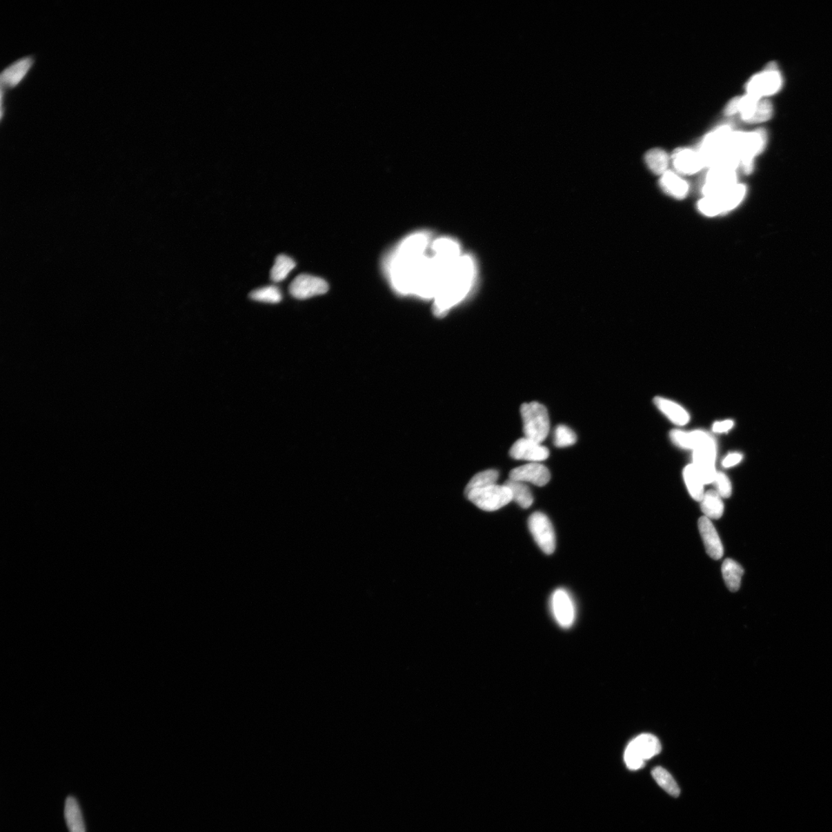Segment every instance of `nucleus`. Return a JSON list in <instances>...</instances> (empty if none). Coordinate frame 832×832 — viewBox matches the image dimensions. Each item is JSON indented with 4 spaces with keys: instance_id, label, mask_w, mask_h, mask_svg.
Wrapping results in <instances>:
<instances>
[{
    "instance_id": "nucleus-35",
    "label": "nucleus",
    "mask_w": 832,
    "mask_h": 832,
    "mask_svg": "<svg viewBox=\"0 0 832 832\" xmlns=\"http://www.w3.org/2000/svg\"><path fill=\"white\" fill-rule=\"evenodd\" d=\"M734 425V421L730 419L718 421L712 426V430L716 433H724L730 431Z\"/></svg>"
},
{
    "instance_id": "nucleus-6",
    "label": "nucleus",
    "mask_w": 832,
    "mask_h": 832,
    "mask_svg": "<svg viewBox=\"0 0 832 832\" xmlns=\"http://www.w3.org/2000/svg\"><path fill=\"white\" fill-rule=\"evenodd\" d=\"M782 86V78L775 63L759 74L753 76L746 86L747 94L758 98H764L776 94Z\"/></svg>"
},
{
    "instance_id": "nucleus-27",
    "label": "nucleus",
    "mask_w": 832,
    "mask_h": 832,
    "mask_svg": "<svg viewBox=\"0 0 832 832\" xmlns=\"http://www.w3.org/2000/svg\"><path fill=\"white\" fill-rule=\"evenodd\" d=\"M653 779L656 781L660 788H662L666 792L673 796L678 797L681 794L680 789L675 778L669 773V772L662 767H657L652 771Z\"/></svg>"
},
{
    "instance_id": "nucleus-4",
    "label": "nucleus",
    "mask_w": 832,
    "mask_h": 832,
    "mask_svg": "<svg viewBox=\"0 0 832 832\" xmlns=\"http://www.w3.org/2000/svg\"><path fill=\"white\" fill-rule=\"evenodd\" d=\"M662 744L657 737L651 734H642L627 745L624 753V762L630 770L637 771L644 767L645 762L660 754Z\"/></svg>"
},
{
    "instance_id": "nucleus-16",
    "label": "nucleus",
    "mask_w": 832,
    "mask_h": 832,
    "mask_svg": "<svg viewBox=\"0 0 832 832\" xmlns=\"http://www.w3.org/2000/svg\"><path fill=\"white\" fill-rule=\"evenodd\" d=\"M698 527L706 553L714 559H721L724 554L723 546L711 521L708 517H701L698 521Z\"/></svg>"
},
{
    "instance_id": "nucleus-19",
    "label": "nucleus",
    "mask_w": 832,
    "mask_h": 832,
    "mask_svg": "<svg viewBox=\"0 0 832 832\" xmlns=\"http://www.w3.org/2000/svg\"><path fill=\"white\" fill-rule=\"evenodd\" d=\"M711 435L702 430L684 432L673 430L671 433V439L673 444L686 450H695L703 442L708 440Z\"/></svg>"
},
{
    "instance_id": "nucleus-28",
    "label": "nucleus",
    "mask_w": 832,
    "mask_h": 832,
    "mask_svg": "<svg viewBox=\"0 0 832 832\" xmlns=\"http://www.w3.org/2000/svg\"><path fill=\"white\" fill-rule=\"evenodd\" d=\"M295 266L296 263L293 259L287 255H280L276 257L275 265L270 270V279L275 282L282 281Z\"/></svg>"
},
{
    "instance_id": "nucleus-31",
    "label": "nucleus",
    "mask_w": 832,
    "mask_h": 832,
    "mask_svg": "<svg viewBox=\"0 0 832 832\" xmlns=\"http://www.w3.org/2000/svg\"><path fill=\"white\" fill-rule=\"evenodd\" d=\"M254 301L266 303H279L282 300V295L279 288L275 286L264 287L252 290L249 295Z\"/></svg>"
},
{
    "instance_id": "nucleus-5",
    "label": "nucleus",
    "mask_w": 832,
    "mask_h": 832,
    "mask_svg": "<svg viewBox=\"0 0 832 832\" xmlns=\"http://www.w3.org/2000/svg\"><path fill=\"white\" fill-rule=\"evenodd\" d=\"M467 499L481 510L492 512L499 510L513 500L512 493L506 486L493 485L466 493Z\"/></svg>"
},
{
    "instance_id": "nucleus-15",
    "label": "nucleus",
    "mask_w": 832,
    "mask_h": 832,
    "mask_svg": "<svg viewBox=\"0 0 832 832\" xmlns=\"http://www.w3.org/2000/svg\"><path fill=\"white\" fill-rule=\"evenodd\" d=\"M551 475L548 468L537 462L522 466L513 468L510 473V479L523 483H531L538 486H544L549 483Z\"/></svg>"
},
{
    "instance_id": "nucleus-2",
    "label": "nucleus",
    "mask_w": 832,
    "mask_h": 832,
    "mask_svg": "<svg viewBox=\"0 0 832 832\" xmlns=\"http://www.w3.org/2000/svg\"><path fill=\"white\" fill-rule=\"evenodd\" d=\"M767 135L763 129L752 132L733 131L729 148L740 161L739 168L750 174L754 168L755 157L764 149Z\"/></svg>"
},
{
    "instance_id": "nucleus-13",
    "label": "nucleus",
    "mask_w": 832,
    "mask_h": 832,
    "mask_svg": "<svg viewBox=\"0 0 832 832\" xmlns=\"http://www.w3.org/2000/svg\"><path fill=\"white\" fill-rule=\"evenodd\" d=\"M671 160L677 172L684 175H695L705 168L699 152L691 148L677 149L673 152Z\"/></svg>"
},
{
    "instance_id": "nucleus-17",
    "label": "nucleus",
    "mask_w": 832,
    "mask_h": 832,
    "mask_svg": "<svg viewBox=\"0 0 832 832\" xmlns=\"http://www.w3.org/2000/svg\"><path fill=\"white\" fill-rule=\"evenodd\" d=\"M660 187L664 192L677 199H683L689 192V184L673 171L668 170L662 175Z\"/></svg>"
},
{
    "instance_id": "nucleus-36",
    "label": "nucleus",
    "mask_w": 832,
    "mask_h": 832,
    "mask_svg": "<svg viewBox=\"0 0 832 832\" xmlns=\"http://www.w3.org/2000/svg\"><path fill=\"white\" fill-rule=\"evenodd\" d=\"M742 459H743L742 454L739 453H733L729 454L727 455V457H726L724 459V460L722 462V465L725 468H730L732 466H735L739 464V462H741Z\"/></svg>"
},
{
    "instance_id": "nucleus-22",
    "label": "nucleus",
    "mask_w": 832,
    "mask_h": 832,
    "mask_svg": "<svg viewBox=\"0 0 832 832\" xmlns=\"http://www.w3.org/2000/svg\"><path fill=\"white\" fill-rule=\"evenodd\" d=\"M684 478L686 487L693 499L702 501L704 495V482L693 464L686 466L684 471Z\"/></svg>"
},
{
    "instance_id": "nucleus-10",
    "label": "nucleus",
    "mask_w": 832,
    "mask_h": 832,
    "mask_svg": "<svg viewBox=\"0 0 832 832\" xmlns=\"http://www.w3.org/2000/svg\"><path fill=\"white\" fill-rule=\"evenodd\" d=\"M551 605L557 623L563 628H570L576 618L575 605L570 593L561 588L555 591L551 597Z\"/></svg>"
},
{
    "instance_id": "nucleus-24",
    "label": "nucleus",
    "mask_w": 832,
    "mask_h": 832,
    "mask_svg": "<svg viewBox=\"0 0 832 832\" xmlns=\"http://www.w3.org/2000/svg\"><path fill=\"white\" fill-rule=\"evenodd\" d=\"M702 510L705 517L711 519H719L724 513V503L722 497L715 491H709L704 493L702 499Z\"/></svg>"
},
{
    "instance_id": "nucleus-1",
    "label": "nucleus",
    "mask_w": 832,
    "mask_h": 832,
    "mask_svg": "<svg viewBox=\"0 0 832 832\" xmlns=\"http://www.w3.org/2000/svg\"><path fill=\"white\" fill-rule=\"evenodd\" d=\"M475 265L471 257H460L442 276L435 301L434 314L442 317L465 298L475 277Z\"/></svg>"
},
{
    "instance_id": "nucleus-14",
    "label": "nucleus",
    "mask_w": 832,
    "mask_h": 832,
    "mask_svg": "<svg viewBox=\"0 0 832 832\" xmlns=\"http://www.w3.org/2000/svg\"><path fill=\"white\" fill-rule=\"evenodd\" d=\"M510 454L515 459L537 462L546 460L549 457L550 452L539 442L524 437L515 442Z\"/></svg>"
},
{
    "instance_id": "nucleus-21",
    "label": "nucleus",
    "mask_w": 832,
    "mask_h": 832,
    "mask_svg": "<svg viewBox=\"0 0 832 832\" xmlns=\"http://www.w3.org/2000/svg\"><path fill=\"white\" fill-rule=\"evenodd\" d=\"M746 191L744 184H736L734 186L726 190L722 195L716 197L722 209V213L726 214L736 208L743 201Z\"/></svg>"
},
{
    "instance_id": "nucleus-33",
    "label": "nucleus",
    "mask_w": 832,
    "mask_h": 832,
    "mask_svg": "<svg viewBox=\"0 0 832 832\" xmlns=\"http://www.w3.org/2000/svg\"><path fill=\"white\" fill-rule=\"evenodd\" d=\"M700 212L708 217H715L723 215L721 204L716 197H704L697 204Z\"/></svg>"
},
{
    "instance_id": "nucleus-18",
    "label": "nucleus",
    "mask_w": 832,
    "mask_h": 832,
    "mask_svg": "<svg viewBox=\"0 0 832 832\" xmlns=\"http://www.w3.org/2000/svg\"><path fill=\"white\" fill-rule=\"evenodd\" d=\"M657 408L672 422L677 426H684L690 421V415L682 406L670 399L657 396L653 400Z\"/></svg>"
},
{
    "instance_id": "nucleus-11",
    "label": "nucleus",
    "mask_w": 832,
    "mask_h": 832,
    "mask_svg": "<svg viewBox=\"0 0 832 832\" xmlns=\"http://www.w3.org/2000/svg\"><path fill=\"white\" fill-rule=\"evenodd\" d=\"M328 290V285L325 280L305 274L296 277L289 286L290 294L300 300L326 294Z\"/></svg>"
},
{
    "instance_id": "nucleus-30",
    "label": "nucleus",
    "mask_w": 832,
    "mask_h": 832,
    "mask_svg": "<svg viewBox=\"0 0 832 832\" xmlns=\"http://www.w3.org/2000/svg\"><path fill=\"white\" fill-rule=\"evenodd\" d=\"M426 246V237L424 236L415 235L402 244L399 252V259H408L418 257Z\"/></svg>"
},
{
    "instance_id": "nucleus-25",
    "label": "nucleus",
    "mask_w": 832,
    "mask_h": 832,
    "mask_svg": "<svg viewBox=\"0 0 832 832\" xmlns=\"http://www.w3.org/2000/svg\"><path fill=\"white\" fill-rule=\"evenodd\" d=\"M644 159L647 167L653 173L662 175L668 171L670 157L665 150L660 148L651 149L647 151Z\"/></svg>"
},
{
    "instance_id": "nucleus-7",
    "label": "nucleus",
    "mask_w": 832,
    "mask_h": 832,
    "mask_svg": "<svg viewBox=\"0 0 832 832\" xmlns=\"http://www.w3.org/2000/svg\"><path fill=\"white\" fill-rule=\"evenodd\" d=\"M716 455L717 444L712 437L693 450V464L701 475L704 484L713 483L715 477Z\"/></svg>"
},
{
    "instance_id": "nucleus-23",
    "label": "nucleus",
    "mask_w": 832,
    "mask_h": 832,
    "mask_svg": "<svg viewBox=\"0 0 832 832\" xmlns=\"http://www.w3.org/2000/svg\"><path fill=\"white\" fill-rule=\"evenodd\" d=\"M722 573L726 585L732 592H736L741 586L744 570L736 561L728 559L722 565Z\"/></svg>"
},
{
    "instance_id": "nucleus-20",
    "label": "nucleus",
    "mask_w": 832,
    "mask_h": 832,
    "mask_svg": "<svg viewBox=\"0 0 832 832\" xmlns=\"http://www.w3.org/2000/svg\"><path fill=\"white\" fill-rule=\"evenodd\" d=\"M64 817L70 832H86L82 811L75 798L70 796L66 800Z\"/></svg>"
},
{
    "instance_id": "nucleus-26",
    "label": "nucleus",
    "mask_w": 832,
    "mask_h": 832,
    "mask_svg": "<svg viewBox=\"0 0 832 832\" xmlns=\"http://www.w3.org/2000/svg\"><path fill=\"white\" fill-rule=\"evenodd\" d=\"M512 493L513 500L516 502L522 508H527L532 506L533 497L528 487L523 482L508 479L504 484Z\"/></svg>"
},
{
    "instance_id": "nucleus-12",
    "label": "nucleus",
    "mask_w": 832,
    "mask_h": 832,
    "mask_svg": "<svg viewBox=\"0 0 832 832\" xmlns=\"http://www.w3.org/2000/svg\"><path fill=\"white\" fill-rule=\"evenodd\" d=\"M34 63V57H24L12 62L2 71L0 75L1 97L5 95L6 90L17 87L23 80Z\"/></svg>"
},
{
    "instance_id": "nucleus-3",
    "label": "nucleus",
    "mask_w": 832,
    "mask_h": 832,
    "mask_svg": "<svg viewBox=\"0 0 832 832\" xmlns=\"http://www.w3.org/2000/svg\"><path fill=\"white\" fill-rule=\"evenodd\" d=\"M520 413L525 437L542 444L550 431L549 414L546 407L533 402L522 405Z\"/></svg>"
},
{
    "instance_id": "nucleus-32",
    "label": "nucleus",
    "mask_w": 832,
    "mask_h": 832,
    "mask_svg": "<svg viewBox=\"0 0 832 832\" xmlns=\"http://www.w3.org/2000/svg\"><path fill=\"white\" fill-rule=\"evenodd\" d=\"M577 435L571 428L564 425L558 426L554 433V444L564 448L575 444Z\"/></svg>"
},
{
    "instance_id": "nucleus-9",
    "label": "nucleus",
    "mask_w": 832,
    "mask_h": 832,
    "mask_svg": "<svg viewBox=\"0 0 832 832\" xmlns=\"http://www.w3.org/2000/svg\"><path fill=\"white\" fill-rule=\"evenodd\" d=\"M529 528L537 544L546 554L556 549V537L551 520L543 513L536 512L529 519Z\"/></svg>"
},
{
    "instance_id": "nucleus-8",
    "label": "nucleus",
    "mask_w": 832,
    "mask_h": 832,
    "mask_svg": "<svg viewBox=\"0 0 832 832\" xmlns=\"http://www.w3.org/2000/svg\"><path fill=\"white\" fill-rule=\"evenodd\" d=\"M737 181L736 170L720 168H710L704 178L702 193L706 197H717L737 184Z\"/></svg>"
},
{
    "instance_id": "nucleus-29",
    "label": "nucleus",
    "mask_w": 832,
    "mask_h": 832,
    "mask_svg": "<svg viewBox=\"0 0 832 832\" xmlns=\"http://www.w3.org/2000/svg\"><path fill=\"white\" fill-rule=\"evenodd\" d=\"M499 473L497 471L488 470L475 475L467 485L465 493L475 490H479L488 486L497 484Z\"/></svg>"
},
{
    "instance_id": "nucleus-34",
    "label": "nucleus",
    "mask_w": 832,
    "mask_h": 832,
    "mask_svg": "<svg viewBox=\"0 0 832 832\" xmlns=\"http://www.w3.org/2000/svg\"><path fill=\"white\" fill-rule=\"evenodd\" d=\"M713 484L715 485L717 493L723 498H729L732 492L731 482L724 473L717 472Z\"/></svg>"
}]
</instances>
